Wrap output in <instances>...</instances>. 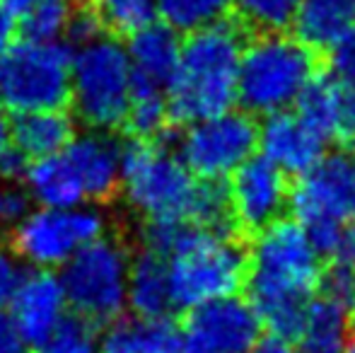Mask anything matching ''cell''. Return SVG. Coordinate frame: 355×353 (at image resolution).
I'll list each match as a JSON object with an SVG mask.
<instances>
[{
  "label": "cell",
  "mask_w": 355,
  "mask_h": 353,
  "mask_svg": "<svg viewBox=\"0 0 355 353\" xmlns=\"http://www.w3.org/2000/svg\"><path fill=\"white\" fill-rule=\"evenodd\" d=\"M73 0H34L32 8L22 15L19 34L29 42H56L66 34L73 12Z\"/></svg>",
  "instance_id": "28"
},
{
  "label": "cell",
  "mask_w": 355,
  "mask_h": 353,
  "mask_svg": "<svg viewBox=\"0 0 355 353\" xmlns=\"http://www.w3.org/2000/svg\"><path fill=\"white\" fill-rule=\"evenodd\" d=\"M355 27V0H302L290 32L317 51L327 53Z\"/></svg>",
  "instance_id": "19"
},
{
  "label": "cell",
  "mask_w": 355,
  "mask_h": 353,
  "mask_svg": "<svg viewBox=\"0 0 355 353\" xmlns=\"http://www.w3.org/2000/svg\"><path fill=\"white\" fill-rule=\"evenodd\" d=\"M259 136V117L244 109H227L184 126L179 157L193 177H225L254 155Z\"/></svg>",
  "instance_id": "9"
},
{
  "label": "cell",
  "mask_w": 355,
  "mask_h": 353,
  "mask_svg": "<svg viewBox=\"0 0 355 353\" xmlns=\"http://www.w3.org/2000/svg\"><path fill=\"white\" fill-rule=\"evenodd\" d=\"M128 302L141 320L177 317L169 295V266L155 252L145 250L131 261L128 271Z\"/></svg>",
  "instance_id": "20"
},
{
  "label": "cell",
  "mask_w": 355,
  "mask_h": 353,
  "mask_svg": "<svg viewBox=\"0 0 355 353\" xmlns=\"http://www.w3.org/2000/svg\"><path fill=\"white\" fill-rule=\"evenodd\" d=\"M15 34H17V27H15V17L0 8V53H3L5 49L10 46V44H12Z\"/></svg>",
  "instance_id": "36"
},
{
  "label": "cell",
  "mask_w": 355,
  "mask_h": 353,
  "mask_svg": "<svg viewBox=\"0 0 355 353\" xmlns=\"http://www.w3.org/2000/svg\"><path fill=\"white\" fill-rule=\"evenodd\" d=\"M155 3L164 22L184 37L220 19H227L234 8V0H155Z\"/></svg>",
  "instance_id": "25"
},
{
  "label": "cell",
  "mask_w": 355,
  "mask_h": 353,
  "mask_svg": "<svg viewBox=\"0 0 355 353\" xmlns=\"http://www.w3.org/2000/svg\"><path fill=\"white\" fill-rule=\"evenodd\" d=\"M121 150L123 146L112 131H92L73 138L63 153L83 182L85 198L112 203L121 193Z\"/></svg>",
  "instance_id": "15"
},
{
  "label": "cell",
  "mask_w": 355,
  "mask_h": 353,
  "mask_svg": "<svg viewBox=\"0 0 355 353\" xmlns=\"http://www.w3.org/2000/svg\"><path fill=\"white\" fill-rule=\"evenodd\" d=\"M179 56H182V39L177 29H172L167 22H150L128 37L131 68L164 87V92L177 73Z\"/></svg>",
  "instance_id": "17"
},
{
  "label": "cell",
  "mask_w": 355,
  "mask_h": 353,
  "mask_svg": "<svg viewBox=\"0 0 355 353\" xmlns=\"http://www.w3.org/2000/svg\"><path fill=\"white\" fill-rule=\"evenodd\" d=\"M227 182L239 232L249 245L278 221L293 216L295 177L285 175L266 155L247 157L234 167Z\"/></svg>",
  "instance_id": "11"
},
{
  "label": "cell",
  "mask_w": 355,
  "mask_h": 353,
  "mask_svg": "<svg viewBox=\"0 0 355 353\" xmlns=\"http://www.w3.org/2000/svg\"><path fill=\"white\" fill-rule=\"evenodd\" d=\"M24 177L32 198L46 208H73L85 198L83 182L63 150L32 160Z\"/></svg>",
  "instance_id": "22"
},
{
  "label": "cell",
  "mask_w": 355,
  "mask_h": 353,
  "mask_svg": "<svg viewBox=\"0 0 355 353\" xmlns=\"http://www.w3.org/2000/svg\"><path fill=\"white\" fill-rule=\"evenodd\" d=\"M71 44L12 42L0 53V102L12 114L71 107Z\"/></svg>",
  "instance_id": "5"
},
{
  "label": "cell",
  "mask_w": 355,
  "mask_h": 353,
  "mask_svg": "<svg viewBox=\"0 0 355 353\" xmlns=\"http://www.w3.org/2000/svg\"><path fill=\"white\" fill-rule=\"evenodd\" d=\"M99 353H143L141 317H114L99 341Z\"/></svg>",
  "instance_id": "29"
},
{
  "label": "cell",
  "mask_w": 355,
  "mask_h": 353,
  "mask_svg": "<svg viewBox=\"0 0 355 353\" xmlns=\"http://www.w3.org/2000/svg\"><path fill=\"white\" fill-rule=\"evenodd\" d=\"M89 3L104 32L121 42L143 29L145 24L155 22V15H157L155 0H89Z\"/></svg>",
  "instance_id": "26"
},
{
  "label": "cell",
  "mask_w": 355,
  "mask_h": 353,
  "mask_svg": "<svg viewBox=\"0 0 355 353\" xmlns=\"http://www.w3.org/2000/svg\"><path fill=\"white\" fill-rule=\"evenodd\" d=\"M196 177L177 153L128 138L121 150V191L145 221H187Z\"/></svg>",
  "instance_id": "6"
},
{
  "label": "cell",
  "mask_w": 355,
  "mask_h": 353,
  "mask_svg": "<svg viewBox=\"0 0 355 353\" xmlns=\"http://www.w3.org/2000/svg\"><path fill=\"white\" fill-rule=\"evenodd\" d=\"M131 255L121 237H94L66 261L63 291L73 312L85 315L94 325H109L121 315L128 295Z\"/></svg>",
  "instance_id": "7"
},
{
  "label": "cell",
  "mask_w": 355,
  "mask_h": 353,
  "mask_svg": "<svg viewBox=\"0 0 355 353\" xmlns=\"http://www.w3.org/2000/svg\"><path fill=\"white\" fill-rule=\"evenodd\" d=\"M324 138L314 128H309L297 114L273 112L261 123V146L263 155L273 160L290 177H300L324 155Z\"/></svg>",
  "instance_id": "16"
},
{
  "label": "cell",
  "mask_w": 355,
  "mask_h": 353,
  "mask_svg": "<svg viewBox=\"0 0 355 353\" xmlns=\"http://www.w3.org/2000/svg\"><path fill=\"white\" fill-rule=\"evenodd\" d=\"M73 3H87V0H73Z\"/></svg>",
  "instance_id": "40"
},
{
  "label": "cell",
  "mask_w": 355,
  "mask_h": 353,
  "mask_svg": "<svg viewBox=\"0 0 355 353\" xmlns=\"http://www.w3.org/2000/svg\"><path fill=\"white\" fill-rule=\"evenodd\" d=\"M12 320L29 346H37L51 334L66 315V291L51 268H32L22 273L12 293Z\"/></svg>",
  "instance_id": "14"
},
{
  "label": "cell",
  "mask_w": 355,
  "mask_h": 353,
  "mask_svg": "<svg viewBox=\"0 0 355 353\" xmlns=\"http://www.w3.org/2000/svg\"><path fill=\"white\" fill-rule=\"evenodd\" d=\"M322 264L297 218H283L252 242V271L244 295L252 300L285 291L317 293Z\"/></svg>",
  "instance_id": "8"
},
{
  "label": "cell",
  "mask_w": 355,
  "mask_h": 353,
  "mask_svg": "<svg viewBox=\"0 0 355 353\" xmlns=\"http://www.w3.org/2000/svg\"><path fill=\"white\" fill-rule=\"evenodd\" d=\"M293 346L295 344L281 339V336L268 334V336H261V339L252 346V351H249V353H295Z\"/></svg>",
  "instance_id": "35"
},
{
  "label": "cell",
  "mask_w": 355,
  "mask_h": 353,
  "mask_svg": "<svg viewBox=\"0 0 355 353\" xmlns=\"http://www.w3.org/2000/svg\"><path fill=\"white\" fill-rule=\"evenodd\" d=\"M184 353H249L261 339L263 322L247 295H223L184 310Z\"/></svg>",
  "instance_id": "12"
},
{
  "label": "cell",
  "mask_w": 355,
  "mask_h": 353,
  "mask_svg": "<svg viewBox=\"0 0 355 353\" xmlns=\"http://www.w3.org/2000/svg\"><path fill=\"white\" fill-rule=\"evenodd\" d=\"M32 3L34 0H0V8L12 15V17H22V15L32 8Z\"/></svg>",
  "instance_id": "37"
},
{
  "label": "cell",
  "mask_w": 355,
  "mask_h": 353,
  "mask_svg": "<svg viewBox=\"0 0 355 353\" xmlns=\"http://www.w3.org/2000/svg\"><path fill=\"white\" fill-rule=\"evenodd\" d=\"M293 216H329L341 223L355 218V148L338 146L293 182Z\"/></svg>",
  "instance_id": "13"
},
{
  "label": "cell",
  "mask_w": 355,
  "mask_h": 353,
  "mask_svg": "<svg viewBox=\"0 0 355 353\" xmlns=\"http://www.w3.org/2000/svg\"><path fill=\"white\" fill-rule=\"evenodd\" d=\"M131 102V58L109 34L80 46L71 68V109L92 131H121Z\"/></svg>",
  "instance_id": "4"
},
{
  "label": "cell",
  "mask_w": 355,
  "mask_h": 353,
  "mask_svg": "<svg viewBox=\"0 0 355 353\" xmlns=\"http://www.w3.org/2000/svg\"><path fill=\"white\" fill-rule=\"evenodd\" d=\"M12 146V133H10V121L5 119V114L0 112V157L8 153V148Z\"/></svg>",
  "instance_id": "38"
},
{
  "label": "cell",
  "mask_w": 355,
  "mask_h": 353,
  "mask_svg": "<svg viewBox=\"0 0 355 353\" xmlns=\"http://www.w3.org/2000/svg\"><path fill=\"white\" fill-rule=\"evenodd\" d=\"M19 276L22 273H19L17 264H15L12 255L0 247V310L12 300V293L19 283Z\"/></svg>",
  "instance_id": "32"
},
{
  "label": "cell",
  "mask_w": 355,
  "mask_h": 353,
  "mask_svg": "<svg viewBox=\"0 0 355 353\" xmlns=\"http://www.w3.org/2000/svg\"><path fill=\"white\" fill-rule=\"evenodd\" d=\"M104 235V221L94 211L78 208H42L27 213L10 235V250L39 268L63 266L68 259Z\"/></svg>",
  "instance_id": "10"
},
{
  "label": "cell",
  "mask_w": 355,
  "mask_h": 353,
  "mask_svg": "<svg viewBox=\"0 0 355 353\" xmlns=\"http://www.w3.org/2000/svg\"><path fill=\"white\" fill-rule=\"evenodd\" d=\"M348 83L336 78L331 71H322L314 76L295 99V114L319 133L324 141L336 143L338 123H341L343 99Z\"/></svg>",
  "instance_id": "21"
},
{
  "label": "cell",
  "mask_w": 355,
  "mask_h": 353,
  "mask_svg": "<svg viewBox=\"0 0 355 353\" xmlns=\"http://www.w3.org/2000/svg\"><path fill=\"white\" fill-rule=\"evenodd\" d=\"M32 193L15 179L0 177V223H19L29 213Z\"/></svg>",
  "instance_id": "30"
},
{
  "label": "cell",
  "mask_w": 355,
  "mask_h": 353,
  "mask_svg": "<svg viewBox=\"0 0 355 353\" xmlns=\"http://www.w3.org/2000/svg\"><path fill=\"white\" fill-rule=\"evenodd\" d=\"M167 266L172 305L182 315L198 302L244 293L252 271V245L220 240L184 221Z\"/></svg>",
  "instance_id": "3"
},
{
  "label": "cell",
  "mask_w": 355,
  "mask_h": 353,
  "mask_svg": "<svg viewBox=\"0 0 355 353\" xmlns=\"http://www.w3.org/2000/svg\"><path fill=\"white\" fill-rule=\"evenodd\" d=\"M300 3L302 0H234L232 17L249 34V39L288 32Z\"/></svg>",
  "instance_id": "24"
},
{
  "label": "cell",
  "mask_w": 355,
  "mask_h": 353,
  "mask_svg": "<svg viewBox=\"0 0 355 353\" xmlns=\"http://www.w3.org/2000/svg\"><path fill=\"white\" fill-rule=\"evenodd\" d=\"M0 353H29V344L17 329L12 315L0 312Z\"/></svg>",
  "instance_id": "33"
},
{
  "label": "cell",
  "mask_w": 355,
  "mask_h": 353,
  "mask_svg": "<svg viewBox=\"0 0 355 353\" xmlns=\"http://www.w3.org/2000/svg\"><path fill=\"white\" fill-rule=\"evenodd\" d=\"M334 259L343 261L346 266H351L355 271V218L348 221V225L343 227V235H341V245H338V252Z\"/></svg>",
  "instance_id": "34"
},
{
  "label": "cell",
  "mask_w": 355,
  "mask_h": 353,
  "mask_svg": "<svg viewBox=\"0 0 355 353\" xmlns=\"http://www.w3.org/2000/svg\"><path fill=\"white\" fill-rule=\"evenodd\" d=\"M343 353H355V322L348 325V332H346V351Z\"/></svg>",
  "instance_id": "39"
},
{
  "label": "cell",
  "mask_w": 355,
  "mask_h": 353,
  "mask_svg": "<svg viewBox=\"0 0 355 353\" xmlns=\"http://www.w3.org/2000/svg\"><path fill=\"white\" fill-rule=\"evenodd\" d=\"M247 42L249 34L232 15L187 34L177 73L167 85V117L172 126H189L232 109Z\"/></svg>",
  "instance_id": "1"
},
{
  "label": "cell",
  "mask_w": 355,
  "mask_h": 353,
  "mask_svg": "<svg viewBox=\"0 0 355 353\" xmlns=\"http://www.w3.org/2000/svg\"><path fill=\"white\" fill-rule=\"evenodd\" d=\"M327 68V53L304 44L290 29L249 39L237 76L239 109L254 117L288 109L302 87Z\"/></svg>",
  "instance_id": "2"
},
{
  "label": "cell",
  "mask_w": 355,
  "mask_h": 353,
  "mask_svg": "<svg viewBox=\"0 0 355 353\" xmlns=\"http://www.w3.org/2000/svg\"><path fill=\"white\" fill-rule=\"evenodd\" d=\"M34 353H99V325L78 312L63 315Z\"/></svg>",
  "instance_id": "27"
},
{
  "label": "cell",
  "mask_w": 355,
  "mask_h": 353,
  "mask_svg": "<svg viewBox=\"0 0 355 353\" xmlns=\"http://www.w3.org/2000/svg\"><path fill=\"white\" fill-rule=\"evenodd\" d=\"M10 133L19 153L29 160H39L61 153L75 138V126L66 109H37L15 114Z\"/></svg>",
  "instance_id": "18"
},
{
  "label": "cell",
  "mask_w": 355,
  "mask_h": 353,
  "mask_svg": "<svg viewBox=\"0 0 355 353\" xmlns=\"http://www.w3.org/2000/svg\"><path fill=\"white\" fill-rule=\"evenodd\" d=\"M348 317L331 300L317 295L309 302L307 329L297 341L295 353H343Z\"/></svg>",
  "instance_id": "23"
},
{
  "label": "cell",
  "mask_w": 355,
  "mask_h": 353,
  "mask_svg": "<svg viewBox=\"0 0 355 353\" xmlns=\"http://www.w3.org/2000/svg\"><path fill=\"white\" fill-rule=\"evenodd\" d=\"M329 71L348 85H355V27L327 51Z\"/></svg>",
  "instance_id": "31"
}]
</instances>
